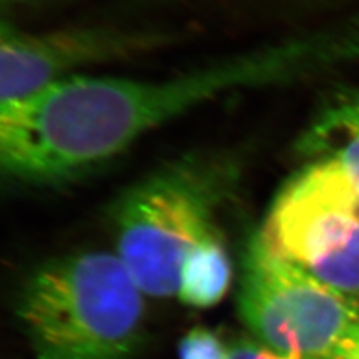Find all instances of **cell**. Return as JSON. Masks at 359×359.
<instances>
[{"mask_svg":"<svg viewBox=\"0 0 359 359\" xmlns=\"http://www.w3.org/2000/svg\"><path fill=\"white\" fill-rule=\"evenodd\" d=\"M359 232V192L332 157H316L280 189L259 232L269 250L307 273Z\"/></svg>","mask_w":359,"mask_h":359,"instance_id":"cell-5","label":"cell"},{"mask_svg":"<svg viewBox=\"0 0 359 359\" xmlns=\"http://www.w3.org/2000/svg\"><path fill=\"white\" fill-rule=\"evenodd\" d=\"M165 41L157 32L116 26H74L27 32L2 22L0 105L14 104L88 67L132 59Z\"/></svg>","mask_w":359,"mask_h":359,"instance_id":"cell-6","label":"cell"},{"mask_svg":"<svg viewBox=\"0 0 359 359\" xmlns=\"http://www.w3.org/2000/svg\"><path fill=\"white\" fill-rule=\"evenodd\" d=\"M302 149L314 157H332L359 192V92L346 93L311 121Z\"/></svg>","mask_w":359,"mask_h":359,"instance_id":"cell-7","label":"cell"},{"mask_svg":"<svg viewBox=\"0 0 359 359\" xmlns=\"http://www.w3.org/2000/svg\"><path fill=\"white\" fill-rule=\"evenodd\" d=\"M356 358H358V359H359V355H358V356H356Z\"/></svg>","mask_w":359,"mask_h":359,"instance_id":"cell-12","label":"cell"},{"mask_svg":"<svg viewBox=\"0 0 359 359\" xmlns=\"http://www.w3.org/2000/svg\"><path fill=\"white\" fill-rule=\"evenodd\" d=\"M240 314L255 339L299 359L359 355V306L268 249L259 232L245 247Z\"/></svg>","mask_w":359,"mask_h":359,"instance_id":"cell-4","label":"cell"},{"mask_svg":"<svg viewBox=\"0 0 359 359\" xmlns=\"http://www.w3.org/2000/svg\"><path fill=\"white\" fill-rule=\"evenodd\" d=\"M144 297L117 255L92 250L35 268L15 313L33 359H137Z\"/></svg>","mask_w":359,"mask_h":359,"instance_id":"cell-2","label":"cell"},{"mask_svg":"<svg viewBox=\"0 0 359 359\" xmlns=\"http://www.w3.org/2000/svg\"><path fill=\"white\" fill-rule=\"evenodd\" d=\"M228 347L231 359H299L295 355L277 352L256 339L233 340Z\"/></svg>","mask_w":359,"mask_h":359,"instance_id":"cell-10","label":"cell"},{"mask_svg":"<svg viewBox=\"0 0 359 359\" xmlns=\"http://www.w3.org/2000/svg\"><path fill=\"white\" fill-rule=\"evenodd\" d=\"M341 359H358V358H355V356H347V358H341Z\"/></svg>","mask_w":359,"mask_h":359,"instance_id":"cell-11","label":"cell"},{"mask_svg":"<svg viewBox=\"0 0 359 359\" xmlns=\"http://www.w3.org/2000/svg\"><path fill=\"white\" fill-rule=\"evenodd\" d=\"M180 359H231L229 347L207 328L190 330L180 343Z\"/></svg>","mask_w":359,"mask_h":359,"instance_id":"cell-9","label":"cell"},{"mask_svg":"<svg viewBox=\"0 0 359 359\" xmlns=\"http://www.w3.org/2000/svg\"><path fill=\"white\" fill-rule=\"evenodd\" d=\"M228 156L190 154L133 184L114 211L117 256L147 297L178 294L184 257L211 231L237 183Z\"/></svg>","mask_w":359,"mask_h":359,"instance_id":"cell-3","label":"cell"},{"mask_svg":"<svg viewBox=\"0 0 359 359\" xmlns=\"http://www.w3.org/2000/svg\"><path fill=\"white\" fill-rule=\"evenodd\" d=\"M356 57L359 36L323 32L157 80L76 75L0 105V165L20 183H62L219 96L295 83Z\"/></svg>","mask_w":359,"mask_h":359,"instance_id":"cell-1","label":"cell"},{"mask_svg":"<svg viewBox=\"0 0 359 359\" xmlns=\"http://www.w3.org/2000/svg\"><path fill=\"white\" fill-rule=\"evenodd\" d=\"M231 277L229 253L222 235L215 229L184 257L177 295L187 306L211 307L226 295Z\"/></svg>","mask_w":359,"mask_h":359,"instance_id":"cell-8","label":"cell"}]
</instances>
